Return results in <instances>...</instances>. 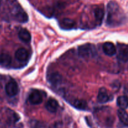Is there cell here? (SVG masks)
<instances>
[{
  "mask_svg": "<svg viewBox=\"0 0 128 128\" xmlns=\"http://www.w3.org/2000/svg\"><path fill=\"white\" fill-rule=\"evenodd\" d=\"M8 4L11 15L16 21L20 23H26L28 21V15L16 0H9Z\"/></svg>",
  "mask_w": 128,
  "mask_h": 128,
  "instance_id": "1",
  "label": "cell"
},
{
  "mask_svg": "<svg viewBox=\"0 0 128 128\" xmlns=\"http://www.w3.org/2000/svg\"><path fill=\"white\" fill-rule=\"evenodd\" d=\"M108 19L107 23L111 26H116L121 23L122 20L120 15V8L117 3L111 1L108 6Z\"/></svg>",
  "mask_w": 128,
  "mask_h": 128,
  "instance_id": "2",
  "label": "cell"
},
{
  "mask_svg": "<svg viewBox=\"0 0 128 128\" xmlns=\"http://www.w3.org/2000/svg\"><path fill=\"white\" fill-rule=\"evenodd\" d=\"M80 56L83 58H92L96 55V49L94 45L91 43H86L81 45L78 49Z\"/></svg>",
  "mask_w": 128,
  "mask_h": 128,
  "instance_id": "3",
  "label": "cell"
},
{
  "mask_svg": "<svg viewBox=\"0 0 128 128\" xmlns=\"http://www.w3.org/2000/svg\"><path fill=\"white\" fill-rule=\"evenodd\" d=\"M0 115H1L0 120L4 121L5 124L9 125L15 124L20 119L18 115L10 109H6L4 110H2Z\"/></svg>",
  "mask_w": 128,
  "mask_h": 128,
  "instance_id": "4",
  "label": "cell"
},
{
  "mask_svg": "<svg viewBox=\"0 0 128 128\" xmlns=\"http://www.w3.org/2000/svg\"><path fill=\"white\" fill-rule=\"evenodd\" d=\"M117 57L122 62L128 61V45L125 44H118L116 49Z\"/></svg>",
  "mask_w": 128,
  "mask_h": 128,
  "instance_id": "5",
  "label": "cell"
},
{
  "mask_svg": "<svg viewBox=\"0 0 128 128\" xmlns=\"http://www.w3.org/2000/svg\"><path fill=\"white\" fill-rule=\"evenodd\" d=\"M5 91L8 96H16L19 92V87L16 82L12 80L8 82L5 86Z\"/></svg>",
  "mask_w": 128,
  "mask_h": 128,
  "instance_id": "6",
  "label": "cell"
},
{
  "mask_svg": "<svg viewBox=\"0 0 128 128\" xmlns=\"http://www.w3.org/2000/svg\"><path fill=\"white\" fill-rule=\"evenodd\" d=\"M28 100L32 105H38L42 102V94L38 90H32L29 95Z\"/></svg>",
  "mask_w": 128,
  "mask_h": 128,
  "instance_id": "7",
  "label": "cell"
},
{
  "mask_svg": "<svg viewBox=\"0 0 128 128\" xmlns=\"http://www.w3.org/2000/svg\"><path fill=\"white\" fill-rule=\"evenodd\" d=\"M48 80L53 86H58L62 82V77L57 72L51 73L48 76Z\"/></svg>",
  "mask_w": 128,
  "mask_h": 128,
  "instance_id": "8",
  "label": "cell"
},
{
  "mask_svg": "<svg viewBox=\"0 0 128 128\" xmlns=\"http://www.w3.org/2000/svg\"><path fill=\"white\" fill-rule=\"evenodd\" d=\"M103 52L108 56H113L116 53V48L111 42H106L102 45Z\"/></svg>",
  "mask_w": 128,
  "mask_h": 128,
  "instance_id": "9",
  "label": "cell"
},
{
  "mask_svg": "<svg viewBox=\"0 0 128 128\" xmlns=\"http://www.w3.org/2000/svg\"><path fill=\"white\" fill-rule=\"evenodd\" d=\"M97 99L98 101L101 104H104L110 100V96H109L107 90L105 88H100L98 92V94Z\"/></svg>",
  "mask_w": 128,
  "mask_h": 128,
  "instance_id": "10",
  "label": "cell"
},
{
  "mask_svg": "<svg viewBox=\"0 0 128 128\" xmlns=\"http://www.w3.org/2000/svg\"><path fill=\"white\" fill-rule=\"evenodd\" d=\"M29 53L27 50L24 48H19L15 53V58L17 59L18 61L24 62L26 61L28 58Z\"/></svg>",
  "mask_w": 128,
  "mask_h": 128,
  "instance_id": "11",
  "label": "cell"
},
{
  "mask_svg": "<svg viewBox=\"0 0 128 128\" xmlns=\"http://www.w3.org/2000/svg\"><path fill=\"white\" fill-rule=\"evenodd\" d=\"M45 107L49 112L51 113H54L57 111L59 107L58 102L54 99H50L46 103Z\"/></svg>",
  "mask_w": 128,
  "mask_h": 128,
  "instance_id": "12",
  "label": "cell"
},
{
  "mask_svg": "<svg viewBox=\"0 0 128 128\" xmlns=\"http://www.w3.org/2000/svg\"><path fill=\"white\" fill-rule=\"evenodd\" d=\"M76 25L74 20L70 18H64L60 22V26L64 30H71Z\"/></svg>",
  "mask_w": 128,
  "mask_h": 128,
  "instance_id": "13",
  "label": "cell"
},
{
  "mask_svg": "<svg viewBox=\"0 0 128 128\" xmlns=\"http://www.w3.org/2000/svg\"><path fill=\"white\" fill-rule=\"evenodd\" d=\"M18 37L21 41L24 43H29L31 39V34L25 28H22L20 30L18 33Z\"/></svg>",
  "mask_w": 128,
  "mask_h": 128,
  "instance_id": "14",
  "label": "cell"
},
{
  "mask_svg": "<svg viewBox=\"0 0 128 128\" xmlns=\"http://www.w3.org/2000/svg\"><path fill=\"white\" fill-rule=\"evenodd\" d=\"M118 116L120 121L124 125L128 126V114L124 109H118Z\"/></svg>",
  "mask_w": 128,
  "mask_h": 128,
  "instance_id": "15",
  "label": "cell"
},
{
  "mask_svg": "<svg viewBox=\"0 0 128 128\" xmlns=\"http://www.w3.org/2000/svg\"><path fill=\"white\" fill-rule=\"evenodd\" d=\"M94 17L96 18V21L99 25H101L103 20L104 16V11L103 9L101 8H97L94 10Z\"/></svg>",
  "mask_w": 128,
  "mask_h": 128,
  "instance_id": "16",
  "label": "cell"
},
{
  "mask_svg": "<svg viewBox=\"0 0 128 128\" xmlns=\"http://www.w3.org/2000/svg\"><path fill=\"white\" fill-rule=\"evenodd\" d=\"M12 61L11 56L8 53H1L0 55V65L7 67L10 65Z\"/></svg>",
  "mask_w": 128,
  "mask_h": 128,
  "instance_id": "17",
  "label": "cell"
},
{
  "mask_svg": "<svg viewBox=\"0 0 128 128\" xmlns=\"http://www.w3.org/2000/svg\"><path fill=\"white\" fill-rule=\"evenodd\" d=\"M117 105L120 109H125L128 107V99L124 96H120L117 99Z\"/></svg>",
  "mask_w": 128,
  "mask_h": 128,
  "instance_id": "18",
  "label": "cell"
},
{
  "mask_svg": "<svg viewBox=\"0 0 128 128\" xmlns=\"http://www.w3.org/2000/svg\"><path fill=\"white\" fill-rule=\"evenodd\" d=\"M73 105L76 109L80 110H86L88 108V104L85 100L76 99L73 102Z\"/></svg>",
  "mask_w": 128,
  "mask_h": 128,
  "instance_id": "19",
  "label": "cell"
},
{
  "mask_svg": "<svg viewBox=\"0 0 128 128\" xmlns=\"http://www.w3.org/2000/svg\"><path fill=\"white\" fill-rule=\"evenodd\" d=\"M124 96L128 99V84H126L124 87Z\"/></svg>",
  "mask_w": 128,
  "mask_h": 128,
  "instance_id": "20",
  "label": "cell"
},
{
  "mask_svg": "<svg viewBox=\"0 0 128 128\" xmlns=\"http://www.w3.org/2000/svg\"><path fill=\"white\" fill-rule=\"evenodd\" d=\"M0 1H1V0H0Z\"/></svg>",
  "mask_w": 128,
  "mask_h": 128,
  "instance_id": "21",
  "label": "cell"
}]
</instances>
